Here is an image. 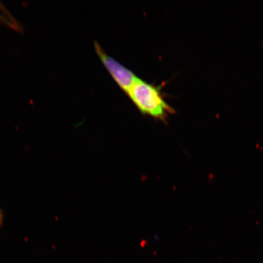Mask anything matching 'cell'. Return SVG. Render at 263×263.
<instances>
[{
	"label": "cell",
	"mask_w": 263,
	"mask_h": 263,
	"mask_svg": "<svg viewBox=\"0 0 263 263\" xmlns=\"http://www.w3.org/2000/svg\"><path fill=\"white\" fill-rule=\"evenodd\" d=\"M127 97L141 114L166 123L175 109L167 103L160 88L139 78L128 92Z\"/></svg>",
	"instance_id": "6da1fadb"
},
{
	"label": "cell",
	"mask_w": 263,
	"mask_h": 263,
	"mask_svg": "<svg viewBox=\"0 0 263 263\" xmlns=\"http://www.w3.org/2000/svg\"><path fill=\"white\" fill-rule=\"evenodd\" d=\"M94 47L98 57L105 68L107 69L118 86L127 95L139 78L115 59L107 55L98 42H94Z\"/></svg>",
	"instance_id": "7a4b0ae2"
},
{
	"label": "cell",
	"mask_w": 263,
	"mask_h": 263,
	"mask_svg": "<svg viewBox=\"0 0 263 263\" xmlns=\"http://www.w3.org/2000/svg\"><path fill=\"white\" fill-rule=\"evenodd\" d=\"M0 24L14 29L16 32H22L24 31L20 23L6 10L3 5H0Z\"/></svg>",
	"instance_id": "3957f363"
},
{
	"label": "cell",
	"mask_w": 263,
	"mask_h": 263,
	"mask_svg": "<svg viewBox=\"0 0 263 263\" xmlns=\"http://www.w3.org/2000/svg\"><path fill=\"white\" fill-rule=\"evenodd\" d=\"M3 221H4V213L2 210L0 209V227L3 225Z\"/></svg>",
	"instance_id": "277c9868"
}]
</instances>
